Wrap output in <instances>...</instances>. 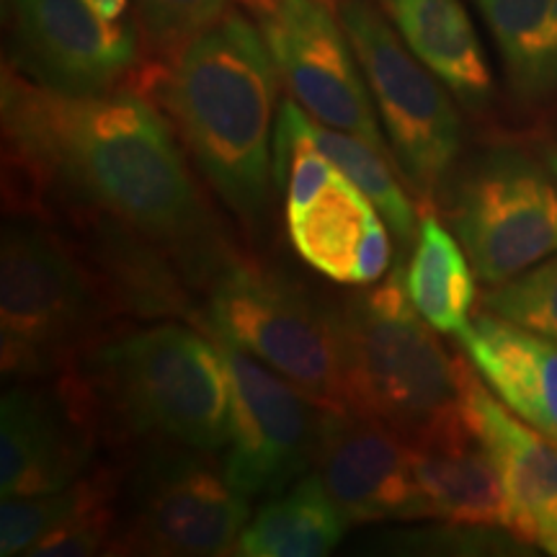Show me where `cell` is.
<instances>
[{
    "label": "cell",
    "instance_id": "cell-1",
    "mask_svg": "<svg viewBox=\"0 0 557 557\" xmlns=\"http://www.w3.org/2000/svg\"><path fill=\"white\" fill-rule=\"evenodd\" d=\"M5 163L70 222L120 225L205 289L238 259L222 238L169 122L135 94L67 96L3 73Z\"/></svg>",
    "mask_w": 557,
    "mask_h": 557
},
{
    "label": "cell",
    "instance_id": "cell-2",
    "mask_svg": "<svg viewBox=\"0 0 557 557\" xmlns=\"http://www.w3.org/2000/svg\"><path fill=\"white\" fill-rule=\"evenodd\" d=\"M278 70L263 32L227 11L173 58L160 86L181 143L212 191L256 227L274 176Z\"/></svg>",
    "mask_w": 557,
    "mask_h": 557
},
{
    "label": "cell",
    "instance_id": "cell-3",
    "mask_svg": "<svg viewBox=\"0 0 557 557\" xmlns=\"http://www.w3.org/2000/svg\"><path fill=\"white\" fill-rule=\"evenodd\" d=\"M124 434L218 455L230 444L233 389L220 344L160 323L90 346L78 382Z\"/></svg>",
    "mask_w": 557,
    "mask_h": 557
},
{
    "label": "cell",
    "instance_id": "cell-4",
    "mask_svg": "<svg viewBox=\"0 0 557 557\" xmlns=\"http://www.w3.org/2000/svg\"><path fill=\"white\" fill-rule=\"evenodd\" d=\"M346 408L406 438L459 410V372L421 318L395 267L380 287L336 310Z\"/></svg>",
    "mask_w": 557,
    "mask_h": 557
},
{
    "label": "cell",
    "instance_id": "cell-5",
    "mask_svg": "<svg viewBox=\"0 0 557 557\" xmlns=\"http://www.w3.org/2000/svg\"><path fill=\"white\" fill-rule=\"evenodd\" d=\"M107 299L50 230L9 220L0 240V367L16 382L60 374L88 351Z\"/></svg>",
    "mask_w": 557,
    "mask_h": 557
},
{
    "label": "cell",
    "instance_id": "cell-6",
    "mask_svg": "<svg viewBox=\"0 0 557 557\" xmlns=\"http://www.w3.org/2000/svg\"><path fill=\"white\" fill-rule=\"evenodd\" d=\"M205 289L214 336L274 369L318 406L348 410L336 310L246 259L230 261Z\"/></svg>",
    "mask_w": 557,
    "mask_h": 557
},
{
    "label": "cell",
    "instance_id": "cell-7",
    "mask_svg": "<svg viewBox=\"0 0 557 557\" xmlns=\"http://www.w3.org/2000/svg\"><path fill=\"white\" fill-rule=\"evenodd\" d=\"M341 24L351 39L395 163L431 199L447 184L462 150V122L447 86L408 50L393 21L367 0H344Z\"/></svg>",
    "mask_w": 557,
    "mask_h": 557
},
{
    "label": "cell",
    "instance_id": "cell-8",
    "mask_svg": "<svg viewBox=\"0 0 557 557\" xmlns=\"http://www.w3.org/2000/svg\"><path fill=\"white\" fill-rule=\"evenodd\" d=\"M449 222L475 276L496 287L557 253V178L524 152H483L451 184Z\"/></svg>",
    "mask_w": 557,
    "mask_h": 557
},
{
    "label": "cell",
    "instance_id": "cell-9",
    "mask_svg": "<svg viewBox=\"0 0 557 557\" xmlns=\"http://www.w3.org/2000/svg\"><path fill=\"white\" fill-rule=\"evenodd\" d=\"M169 447L139 465L120 545L127 553L176 557L238 553L250 498L201 462L199 451Z\"/></svg>",
    "mask_w": 557,
    "mask_h": 557
},
{
    "label": "cell",
    "instance_id": "cell-10",
    "mask_svg": "<svg viewBox=\"0 0 557 557\" xmlns=\"http://www.w3.org/2000/svg\"><path fill=\"white\" fill-rule=\"evenodd\" d=\"M218 344L233 389L222 475L246 498L276 496L315 465L325 408L238 346Z\"/></svg>",
    "mask_w": 557,
    "mask_h": 557
},
{
    "label": "cell",
    "instance_id": "cell-11",
    "mask_svg": "<svg viewBox=\"0 0 557 557\" xmlns=\"http://www.w3.org/2000/svg\"><path fill=\"white\" fill-rule=\"evenodd\" d=\"M261 32L274 54L278 78L295 101L333 129L387 148L377 109L354 52L351 39L320 0H274L263 5Z\"/></svg>",
    "mask_w": 557,
    "mask_h": 557
},
{
    "label": "cell",
    "instance_id": "cell-12",
    "mask_svg": "<svg viewBox=\"0 0 557 557\" xmlns=\"http://www.w3.org/2000/svg\"><path fill=\"white\" fill-rule=\"evenodd\" d=\"M16 62L39 86L67 96L109 94L135 67L132 21H107L88 0H11Z\"/></svg>",
    "mask_w": 557,
    "mask_h": 557
},
{
    "label": "cell",
    "instance_id": "cell-13",
    "mask_svg": "<svg viewBox=\"0 0 557 557\" xmlns=\"http://www.w3.org/2000/svg\"><path fill=\"white\" fill-rule=\"evenodd\" d=\"M315 465L348 524L429 519L408 438L377 418L325 408Z\"/></svg>",
    "mask_w": 557,
    "mask_h": 557
},
{
    "label": "cell",
    "instance_id": "cell-14",
    "mask_svg": "<svg viewBox=\"0 0 557 557\" xmlns=\"http://www.w3.org/2000/svg\"><path fill=\"white\" fill-rule=\"evenodd\" d=\"M94 408L70 389L18 382L0 403V493L41 496L78 483L94 457Z\"/></svg>",
    "mask_w": 557,
    "mask_h": 557
},
{
    "label": "cell",
    "instance_id": "cell-15",
    "mask_svg": "<svg viewBox=\"0 0 557 557\" xmlns=\"http://www.w3.org/2000/svg\"><path fill=\"white\" fill-rule=\"evenodd\" d=\"M459 408L491 457L511 508V534L537 545L557 521V442L508 410L468 361L457 359Z\"/></svg>",
    "mask_w": 557,
    "mask_h": 557
},
{
    "label": "cell",
    "instance_id": "cell-16",
    "mask_svg": "<svg viewBox=\"0 0 557 557\" xmlns=\"http://www.w3.org/2000/svg\"><path fill=\"white\" fill-rule=\"evenodd\" d=\"M408 447L429 519L511 532L504 483L483 444L465 423L462 408L408 438Z\"/></svg>",
    "mask_w": 557,
    "mask_h": 557
},
{
    "label": "cell",
    "instance_id": "cell-17",
    "mask_svg": "<svg viewBox=\"0 0 557 557\" xmlns=\"http://www.w3.org/2000/svg\"><path fill=\"white\" fill-rule=\"evenodd\" d=\"M292 246L318 274L341 284H374L393 248L372 199L346 173L336 171L308 205L284 209Z\"/></svg>",
    "mask_w": 557,
    "mask_h": 557
},
{
    "label": "cell",
    "instance_id": "cell-18",
    "mask_svg": "<svg viewBox=\"0 0 557 557\" xmlns=\"http://www.w3.org/2000/svg\"><path fill=\"white\" fill-rule=\"evenodd\" d=\"M457 341L493 395L557 442V341L491 310L472 318Z\"/></svg>",
    "mask_w": 557,
    "mask_h": 557
},
{
    "label": "cell",
    "instance_id": "cell-19",
    "mask_svg": "<svg viewBox=\"0 0 557 557\" xmlns=\"http://www.w3.org/2000/svg\"><path fill=\"white\" fill-rule=\"evenodd\" d=\"M408 50L459 103L483 109L493 96L483 45L462 0H382Z\"/></svg>",
    "mask_w": 557,
    "mask_h": 557
},
{
    "label": "cell",
    "instance_id": "cell-20",
    "mask_svg": "<svg viewBox=\"0 0 557 557\" xmlns=\"http://www.w3.org/2000/svg\"><path fill=\"white\" fill-rule=\"evenodd\" d=\"M348 521L318 472L302 475L256 513L240 532L238 555L320 557L338 547Z\"/></svg>",
    "mask_w": 557,
    "mask_h": 557
},
{
    "label": "cell",
    "instance_id": "cell-21",
    "mask_svg": "<svg viewBox=\"0 0 557 557\" xmlns=\"http://www.w3.org/2000/svg\"><path fill=\"white\" fill-rule=\"evenodd\" d=\"M406 289L413 308L436 333L462 336L475 299V269L462 243L426 209L418 222L416 248L406 267Z\"/></svg>",
    "mask_w": 557,
    "mask_h": 557
},
{
    "label": "cell",
    "instance_id": "cell-22",
    "mask_svg": "<svg viewBox=\"0 0 557 557\" xmlns=\"http://www.w3.org/2000/svg\"><path fill=\"white\" fill-rule=\"evenodd\" d=\"M496 39L513 94L540 101L557 88V0H472Z\"/></svg>",
    "mask_w": 557,
    "mask_h": 557
},
{
    "label": "cell",
    "instance_id": "cell-23",
    "mask_svg": "<svg viewBox=\"0 0 557 557\" xmlns=\"http://www.w3.org/2000/svg\"><path fill=\"white\" fill-rule=\"evenodd\" d=\"M276 116L282 122H287L289 127H295L305 139H310L341 173H346L372 199V205L377 207V212L385 220V225L393 230L395 238L406 243V246L416 243V207L406 189L400 186L398 176L389 169L385 152L372 148L367 139L318 122L297 101H284Z\"/></svg>",
    "mask_w": 557,
    "mask_h": 557
},
{
    "label": "cell",
    "instance_id": "cell-24",
    "mask_svg": "<svg viewBox=\"0 0 557 557\" xmlns=\"http://www.w3.org/2000/svg\"><path fill=\"white\" fill-rule=\"evenodd\" d=\"M111 498L109 480L103 475L86 478L78 483L41 496L3 498L0 508V555H29L41 540L50 537L67 521L86 511L99 500Z\"/></svg>",
    "mask_w": 557,
    "mask_h": 557
},
{
    "label": "cell",
    "instance_id": "cell-25",
    "mask_svg": "<svg viewBox=\"0 0 557 557\" xmlns=\"http://www.w3.org/2000/svg\"><path fill=\"white\" fill-rule=\"evenodd\" d=\"M483 302L496 315L557 341V253L496 284Z\"/></svg>",
    "mask_w": 557,
    "mask_h": 557
},
{
    "label": "cell",
    "instance_id": "cell-26",
    "mask_svg": "<svg viewBox=\"0 0 557 557\" xmlns=\"http://www.w3.org/2000/svg\"><path fill=\"white\" fill-rule=\"evenodd\" d=\"M143 37L152 52L176 58L230 11V0H135Z\"/></svg>",
    "mask_w": 557,
    "mask_h": 557
},
{
    "label": "cell",
    "instance_id": "cell-27",
    "mask_svg": "<svg viewBox=\"0 0 557 557\" xmlns=\"http://www.w3.org/2000/svg\"><path fill=\"white\" fill-rule=\"evenodd\" d=\"M111 532H114V508L111 498L99 500L86 511L78 513L50 537H45L37 547H32L34 557H86L101 553Z\"/></svg>",
    "mask_w": 557,
    "mask_h": 557
},
{
    "label": "cell",
    "instance_id": "cell-28",
    "mask_svg": "<svg viewBox=\"0 0 557 557\" xmlns=\"http://www.w3.org/2000/svg\"><path fill=\"white\" fill-rule=\"evenodd\" d=\"M88 5L107 21H127L129 0H88Z\"/></svg>",
    "mask_w": 557,
    "mask_h": 557
},
{
    "label": "cell",
    "instance_id": "cell-29",
    "mask_svg": "<svg viewBox=\"0 0 557 557\" xmlns=\"http://www.w3.org/2000/svg\"><path fill=\"white\" fill-rule=\"evenodd\" d=\"M537 545H540L542 549H547V553H549V555H557V521H555V524H553V527H549V529H547V532H545V534H542V537H540V542H537Z\"/></svg>",
    "mask_w": 557,
    "mask_h": 557
},
{
    "label": "cell",
    "instance_id": "cell-30",
    "mask_svg": "<svg viewBox=\"0 0 557 557\" xmlns=\"http://www.w3.org/2000/svg\"><path fill=\"white\" fill-rule=\"evenodd\" d=\"M547 165H549V171H553V176L557 178V150H553L547 156Z\"/></svg>",
    "mask_w": 557,
    "mask_h": 557
},
{
    "label": "cell",
    "instance_id": "cell-31",
    "mask_svg": "<svg viewBox=\"0 0 557 557\" xmlns=\"http://www.w3.org/2000/svg\"><path fill=\"white\" fill-rule=\"evenodd\" d=\"M269 3H274V0H261V5H269Z\"/></svg>",
    "mask_w": 557,
    "mask_h": 557
},
{
    "label": "cell",
    "instance_id": "cell-32",
    "mask_svg": "<svg viewBox=\"0 0 557 557\" xmlns=\"http://www.w3.org/2000/svg\"><path fill=\"white\" fill-rule=\"evenodd\" d=\"M3 3H5V9H9V5H11V0H3Z\"/></svg>",
    "mask_w": 557,
    "mask_h": 557
}]
</instances>
